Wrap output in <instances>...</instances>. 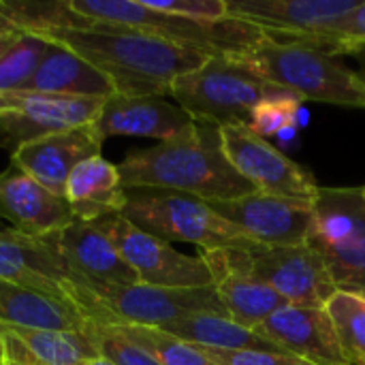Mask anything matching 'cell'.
Here are the masks:
<instances>
[{
  "instance_id": "30",
  "label": "cell",
  "mask_w": 365,
  "mask_h": 365,
  "mask_svg": "<svg viewBox=\"0 0 365 365\" xmlns=\"http://www.w3.org/2000/svg\"><path fill=\"white\" fill-rule=\"evenodd\" d=\"M49 43L36 34H21L0 58V94L24 92L34 77Z\"/></svg>"
},
{
  "instance_id": "39",
  "label": "cell",
  "mask_w": 365,
  "mask_h": 365,
  "mask_svg": "<svg viewBox=\"0 0 365 365\" xmlns=\"http://www.w3.org/2000/svg\"><path fill=\"white\" fill-rule=\"evenodd\" d=\"M0 32H19V30H15V28H13V24H11V21L0 13Z\"/></svg>"
},
{
  "instance_id": "12",
  "label": "cell",
  "mask_w": 365,
  "mask_h": 365,
  "mask_svg": "<svg viewBox=\"0 0 365 365\" xmlns=\"http://www.w3.org/2000/svg\"><path fill=\"white\" fill-rule=\"evenodd\" d=\"M218 130L229 163L257 190L308 203L317 199L321 186L310 171L252 133L248 124H225Z\"/></svg>"
},
{
  "instance_id": "34",
  "label": "cell",
  "mask_w": 365,
  "mask_h": 365,
  "mask_svg": "<svg viewBox=\"0 0 365 365\" xmlns=\"http://www.w3.org/2000/svg\"><path fill=\"white\" fill-rule=\"evenodd\" d=\"M201 349V346H199ZM214 365H314L291 353L272 351H214L203 349Z\"/></svg>"
},
{
  "instance_id": "42",
  "label": "cell",
  "mask_w": 365,
  "mask_h": 365,
  "mask_svg": "<svg viewBox=\"0 0 365 365\" xmlns=\"http://www.w3.org/2000/svg\"><path fill=\"white\" fill-rule=\"evenodd\" d=\"M361 192H364V199H365V186H364V188H361Z\"/></svg>"
},
{
  "instance_id": "2",
  "label": "cell",
  "mask_w": 365,
  "mask_h": 365,
  "mask_svg": "<svg viewBox=\"0 0 365 365\" xmlns=\"http://www.w3.org/2000/svg\"><path fill=\"white\" fill-rule=\"evenodd\" d=\"M118 171L126 190H173L207 203L240 199L257 190L229 163L218 126L197 122L175 139L128 152Z\"/></svg>"
},
{
  "instance_id": "9",
  "label": "cell",
  "mask_w": 365,
  "mask_h": 365,
  "mask_svg": "<svg viewBox=\"0 0 365 365\" xmlns=\"http://www.w3.org/2000/svg\"><path fill=\"white\" fill-rule=\"evenodd\" d=\"M96 222L105 229L120 257L135 272L141 284L165 289L214 287L212 272L201 257L178 252L169 242L145 233L122 214H113Z\"/></svg>"
},
{
  "instance_id": "43",
  "label": "cell",
  "mask_w": 365,
  "mask_h": 365,
  "mask_svg": "<svg viewBox=\"0 0 365 365\" xmlns=\"http://www.w3.org/2000/svg\"><path fill=\"white\" fill-rule=\"evenodd\" d=\"M11 364H13V361H11ZM15 365H17V364H15Z\"/></svg>"
},
{
  "instance_id": "20",
  "label": "cell",
  "mask_w": 365,
  "mask_h": 365,
  "mask_svg": "<svg viewBox=\"0 0 365 365\" xmlns=\"http://www.w3.org/2000/svg\"><path fill=\"white\" fill-rule=\"evenodd\" d=\"M255 331L282 351L314 365H351L346 361L336 325L325 308L287 306L263 321Z\"/></svg>"
},
{
  "instance_id": "21",
  "label": "cell",
  "mask_w": 365,
  "mask_h": 365,
  "mask_svg": "<svg viewBox=\"0 0 365 365\" xmlns=\"http://www.w3.org/2000/svg\"><path fill=\"white\" fill-rule=\"evenodd\" d=\"M0 357L17 365H92L98 353L88 331L0 327Z\"/></svg>"
},
{
  "instance_id": "40",
  "label": "cell",
  "mask_w": 365,
  "mask_h": 365,
  "mask_svg": "<svg viewBox=\"0 0 365 365\" xmlns=\"http://www.w3.org/2000/svg\"><path fill=\"white\" fill-rule=\"evenodd\" d=\"M92 365H113V364H109V361H105V359H101V357H98V359H94V361H92Z\"/></svg>"
},
{
  "instance_id": "1",
  "label": "cell",
  "mask_w": 365,
  "mask_h": 365,
  "mask_svg": "<svg viewBox=\"0 0 365 365\" xmlns=\"http://www.w3.org/2000/svg\"><path fill=\"white\" fill-rule=\"evenodd\" d=\"M36 36L58 43L83 58L101 71L115 94L122 96L165 98L171 94V86L178 77L197 71L212 58L137 30L103 24Z\"/></svg>"
},
{
  "instance_id": "41",
  "label": "cell",
  "mask_w": 365,
  "mask_h": 365,
  "mask_svg": "<svg viewBox=\"0 0 365 365\" xmlns=\"http://www.w3.org/2000/svg\"><path fill=\"white\" fill-rule=\"evenodd\" d=\"M0 365H15V364H11L9 359H2V357H0Z\"/></svg>"
},
{
  "instance_id": "37",
  "label": "cell",
  "mask_w": 365,
  "mask_h": 365,
  "mask_svg": "<svg viewBox=\"0 0 365 365\" xmlns=\"http://www.w3.org/2000/svg\"><path fill=\"white\" fill-rule=\"evenodd\" d=\"M21 34H24V32H0V58L19 41Z\"/></svg>"
},
{
  "instance_id": "5",
  "label": "cell",
  "mask_w": 365,
  "mask_h": 365,
  "mask_svg": "<svg viewBox=\"0 0 365 365\" xmlns=\"http://www.w3.org/2000/svg\"><path fill=\"white\" fill-rule=\"evenodd\" d=\"M122 216L158 240L169 244H192L203 252L248 248L257 244L240 227L216 214L207 201L184 192L156 188L126 190V205Z\"/></svg>"
},
{
  "instance_id": "16",
  "label": "cell",
  "mask_w": 365,
  "mask_h": 365,
  "mask_svg": "<svg viewBox=\"0 0 365 365\" xmlns=\"http://www.w3.org/2000/svg\"><path fill=\"white\" fill-rule=\"evenodd\" d=\"M53 240L79 289L96 295L139 282L98 222L75 220Z\"/></svg>"
},
{
  "instance_id": "10",
  "label": "cell",
  "mask_w": 365,
  "mask_h": 365,
  "mask_svg": "<svg viewBox=\"0 0 365 365\" xmlns=\"http://www.w3.org/2000/svg\"><path fill=\"white\" fill-rule=\"evenodd\" d=\"M308 244L325 259L334 280L365 269V199L361 188H319Z\"/></svg>"
},
{
  "instance_id": "23",
  "label": "cell",
  "mask_w": 365,
  "mask_h": 365,
  "mask_svg": "<svg viewBox=\"0 0 365 365\" xmlns=\"http://www.w3.org/2000/svg\"><path fill=\"white\" fill-rule=\"evenodd\" d=\"M64 199L79 222H96L113 214H122L126 205V188L118 165L103 154L77 165L66 180Z\"/></svg>"
},
{
  "instance_id": "35",
  "label": "cell",
  "mask_w": 365,
  "mask_h": 365,
  "mask_svg": "<svg viewBox=\"0 0 365 365\" xmlns=\"http://www.w3.org/2000/svg\"><path fill=\"white\" fill-rule=\"evenodd\" d=\"M361 43H365V0L329 32L331 56H344Z\"/></svg>"
},
{
  "instance_id": "13",
  "label": "cell",
  "mask_w": 365,
  "mask_h": 365,
  "mask_svg": "<svg viewBox=\"0 0 365 365\" xmlns=\"http://www.w3.org/2000/svg\"><path fill=\"white\" fill-rule=\"evenodd\" d=\"M101 98L58 96L43 92L0 94V148L13 154L19 145L45 135L92 124L101 111Z\"/></svg>"
},
{
  "instance_id": "3",
  "label": "cell",
  "mask_w": 365,
  "mask_h": 365,
  "mask_svg": "<svg viewBox=\"0 0 365 365\" xmlns=\"http://www.w3.org/2000/svg\"><path fill=\"white\" fill-rule=\"evenodd\" d=\"M231 60L302 101L365 109V81L359 73L314 45L267 36L252 49L231 56Z\"/></svg>"
},
{
  "instance_id": "29",
  "label": "cell",
  "mask_w": 365,
  "mask_h": 365,
  "mask_svg": "<svg viewBox=\"0 0 365 365\" xmlns=\"http://www.w3.org/2000/svg\"><path fill=\"white\" fill-rule=\"evenodd\" d=\"M329 312L342 353L351 365H365V302L338 291L325 306Z\"/></svg>"
},
{
  "instance_id": "22",
  "label": "cell",
  "mask_w": 365,
  "mask_h": 365,
  "mask_svg": "<svg viewBox=\"0 0 365 365\" xmlns=\"http://www.w3.org/2000/svg\"><path fill=\"white\" fill-rule=\"evenodd\" d=\"M201 259L207 263L212 272L214 289L231 321L257 329L274 312L291 306L280 293H276L267 284L231 267L220 255V250L201 252Z\"/></svg>"
},
{
  "instance_id": "8",
  "label": "cell",
  "mask_w": 365,
  "mask_h": 365,
  "mask_svg": "<svg viewBox=\"0 0 365 365\" xmlns=\"http://www.w3.org/2000/svg\"><path fill=\"white\" fill-rule=\"evenodd\" d=\"M225 261L280 293L291 306L325 308L338 293L325 259L306 242L293 246L252 244L220 250Z\"/></svg>"
},
{
  "instance_id": "26",
  "label": "cell",
  "mask_w": 365,
  "mask_h": 365,
  "mask_svg": "<svg viewBox=\"0 0 365 365\" xmlns=\"http://www.w3.org/2000/svg\"><path fill=\"white\" fill-rule=\"evenodd\" d=\"M163 331L190 342L201 349L214 351H272V353H287L259 331L244 327L229 317L220 314H190Z\"/></svg>"
},
{
  "instance_id": "6",
  "label": "cell",
  "mask_w": 365,
  "mask_h": 365,
  "mask_svg": "<svg viewBox=\"0 0 365 365\" xmlns=\"http://www.w3.org/2000/svg\"><path fill=\"white\" fill-rule=\"evenodd\" d=\"M280 94L287 92L267 83L244 64L227 56H212L197 71L178 77L169 96L197 124L220 128L225 124H248L259 103Z\"/></svg>"
},
{
  "instance_id": "18",
  "label": "cell",
  "mask_w": 365,
  "mask_h": 365,
  "mask_svg": "<svg viewBox=\"0 0 365 365\" xmlns=\"http://www.w3.org/2000/svg\"><path fill=\"white\" fill-rule=\"evenodd\" d=\"M0 218L9 220L13 231L30 237H56L75 222L64 197L13 165L0 173Z\"/></svg>"
},
{
  "instance_id": "31",
  "label": "cell",
  "mask_w": 365,
  "mask_h": 365,
  "mask_svg": "<svg viewBox=\"0 0 365 365\" xmlns=\"http://www.w3.org/2000/svg\"><path fill=\"white\" fill-rule=\"evenodd\" d=\"M302 98L295 94H280V96H272L265 98L263 103H259L248 120V128L252 133H257L259 137L267 139L274 135H280L287 128H295L297 126V113L302 111Z\"/></svg>"
},
{
  "instance_id": "7",
  "label": "cell",
  "mask_w": 365,
  "mask_h": 365,
  "mask_svg": "<svg viewBox=\"0 0 365 365\" xmlns=\"http://www.w3.org/2000/svg\"><path fill=\"white\" fill-rule=\"evenodd\" d=\"M79 306L101 325H143L156 329H165L190 314L229 317L214 287L165 289L137 282L96 295L81 289Z\"/></svg>"
},
{
  "instance_id": "27",
  "label": "cell",
  "mask_w": 365,
  "mask_h": 365,
  "mask_svg": "<svg viewBox=\"0 0 365 365\" xmlns=\"http://www.w3.org/2000/svg\"><path fill=\"white\" fill-rule=\"evenodd\" d=\"M0 13L24 34H47L56 30H75L92 26L86 17L71 9V0L56 2H4Z\"/></svg>"
},
{
  "instance_id": "38",
  "label": "cell",
  "mask_w": 365,
  "mask_h": 365,
  "mask_svg": "<svg viewBox=\"0 0 365 365\" xmlns=\"http://www.w3.org/2000/svg\"><path fill=\"white\" fill-rule=\"evenodd\" d=\"M349 56H355V58H357V62H359V66H361L357 73H359V77L365 81V43L357 45V47H353V49L349 51Z\"/></svg>"
},
{
  "instance_id": "11",
  "label": "cell",
  "mask_w": 365,
  "mask_h": 365,
  "mask_svg": "<svg viewBox=\"0 0 365 365\" xmlns=\"http://www.w3.org/2000/svg\"><path fill=\"white\" fill-rule=\"evenodd\" d=\"M361 0H227L229 17L331 53L329 32Z\"/></svg>"
},
{
  "instance_id": "15",
  "label": "cell",
  "mask_w": 365,
  "mask_h": 365,
  "mask_svg": "<svg viewBox=\"0 0 365 365\" xmlns=\"http://www.w3.org/2000/svg\"><path fill=\"white\" fill-rule=\"evenodd\" d=\"M210 205L225 220L248 233L257 244H306L314 220L312 203L284 199L261 190L231 201H216Z\"/></svg>"
},
{
  "instance_id": "33",
  "label": "cell",
  "mask_w": 365,
  "mask_h": 365,
  "mask_svg": "<svg viewBox=\"0 0 365 365\" xmlns=\"http://www.w3.org/2000/svg\"><path fill=\"white\" fill-rule=\"evenodd\" d=\"M152 9L195 19V21H225L229 19L227 0H145Z\"/></svg>"
},
{
  "instance_id": "17",
  "label": "cell",
  "mask_w": 365,
  "mask_h": 365,
  "mask_svg": "<svg viewBox=\"0 0 365 365\" xmlns=\"http://www.w3.org/2000/svg\"><path fill=\"white\" fill-rule=\"evenodd\" d=\"M101 150V135L94 124H86L19 145L11 154V165L43 184L47 190L64 197V186L73 169L92 156H98Z\"/></svg>"
},
{
  "instance_id": "24",
  "label": "cell",
  "mask_w": 365,
  "mask_h": 365,
  "mask_svg": "<svg viewBox=\"0 0 365 365\" xmlns=\"http://www.w3.org/2000/svg\"><path fill=\"white\" fill-rule=\"evenodd\" d=\"M94 319L73 306L0 280V327L88 331Z\"/></svg>"
},
{
  "instance_id": "19",
  "label": "cell",
  "mask_w": 365,
  "mask_h": 365,
  "mask_svg": "<svg viewBox=\"0 0 365 365\" xmlns=\"http://www.w3.org/2000/svg\"><path fill=\"white\" fill-rule=\"evenodd\" d=\"M92 124L103 141L107 137H148L160 143L184 135L195 120L163 96L111 94L103 101Z\"/></svg>"
},
{
  "instance_id": "14",
  "label": "cell",
  "mask_w": 365,
  "mask_h": 365,
  "mask_svg": "<svg viewBox=\"0 0 365 365\" xmlns=\"http://www.w3.org/2000/svg\"><path fill=\"white\" fill-rule=\"evenodd\" d=\"M0 280L81 308V289L53 237H30L13 229L0 231Z\"/></svg>"
},
{
  "instance_id": "25",
  "label": "cell",
  "mask_w": 365,
  "mask_h": 365,
  "mask_svg": "<svg viewBox=\"0 0 365 365\" xmlns=\"http://www.w3.org/2000/svg\"><path fill=\"white\" fill-rule=\"evenodd\" d=\"M47 43L49 47L26 88L28 92L77 96V98H101V101L115 94L113 86L101 71H96L92 64H88L71 49L51 41Z\"/></svg>"
},
{
  "instance_id": "4",
  "label": "cell",
  "mask_w": 365,
  "mask_h": 365,
  "mask_svg": "<svg viewBox=\"0 0 365 365\" xmlns=\"http://www.w3.org/2000/svg\"><path fill=\"white\" fill-rule=\"evenodd\" d=\"M71 9L90 24L137 30L205 56H235L252 49L269 34L240 19L195 21L152 9L145 0H71Z\"/></svg>"
},
{
  "instance_id": "36",
  "label": "cell",
  "mask_w": 365,
  "mask_h": 365,
  "mask_svg": "<svg viewBox=\"0 0 365 365\" xmlns=\"http://www.w3.org/2000/svg\"><path fill=\"white\" fill-rule=\"evenodd\" d=\"M334 282H336V289L338 291L349 293V295H355V297H359V299L365 302V269L353 272V274H344V276L336 278Z\"/></svg>"
},
{
  "instance_id": "28",
  "label": "cell",
  "mask_w": 365,
  "mask_h": 365,
  "mask_svg": "<svg viewBox=\"0 0 365 365\" xmlns=\"http://www.w3.org/2000/svg\"><path fill=\"white\" fill-rule=\"evenodd\" d=\"M124 338L141 346L160 365H214L203 349L184 342L163 329L143 325H113Z\"/></svg>"
},
{
  "instance_id": "32",
  "label": "cell",
  "mask_w": 365,
  "mask_h": 365,
  "mask_svg": "<svg viewBox=\"0 0 365 365\" xmlns=\"http://www.w3.org/2000/svg\"><path fill=\"white\" fill-rule=\"evenodd\" d=\"M101 359L113 365H160L141 346L124 338L113 325L92 323L88 329Z\"/></svg>"
}]
</instances>
